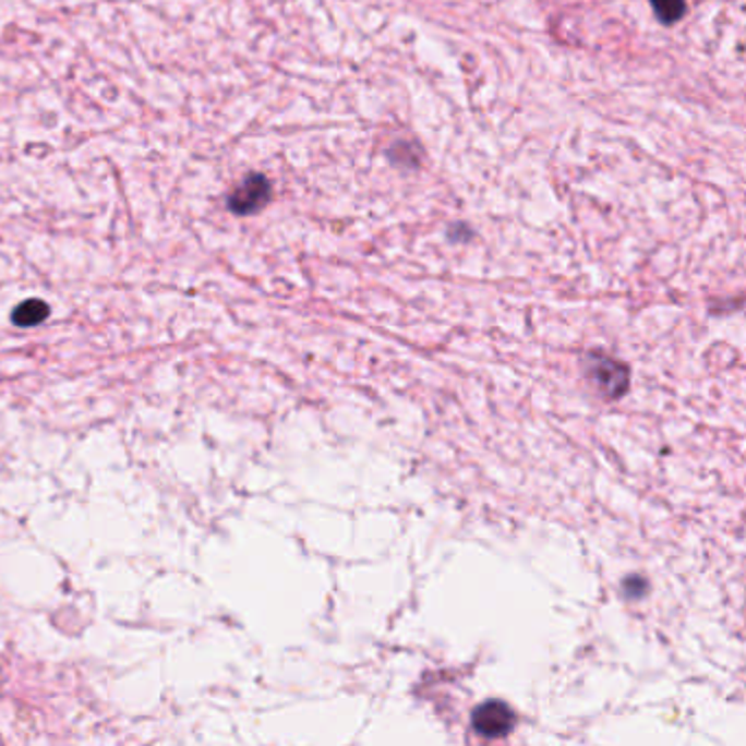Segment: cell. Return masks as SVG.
Masks as SVG:
<instances>
[{
  "instance_id": "cell-1",
  "label": "cell",
  "mask_w": 746,
  "mask_h": 746,
  "mask_svg": "<svg viewBox=\"0 0 746 746\" xmlns=\"http://www.w3.org/2000/svg\"><path fill=\"white\" fill-rule=\"evenodd\" d=\"M585 370L589 382L595 386V390L604 399H622L628 393L630 386V370L626 363L606 357V354H595L591 352L585 361Z\"/></svg>"
},
{
  "instance_id": "cell-2",
  "label": "cell",
  "mask_w": 746,
  "mask_h": 746,
  "mask_svg": "<svg viewBox=\"0 0 746 746\" xmlns=\"http://www.w3.org/2000/svg\"><path fill=\"white\" fill-rule=\"evenodd\" d=\"M471 724H473V731L478 735L489 737V739H497V737H506L508 733H513V729L517 724V715L508 702L493 698V700H486L473 709Z\"/></svg>"
},
{
  "instance_id": "cell-3",
  "label": "cell",
  "mask_w": 746,
  "mask_h": 746,
  "mask_svg": "<svg viewBox=\"0 0 746 746\" xmlns=\"http://www.w3.org/2000/svg\"><path fill=\"white\" fill-rule=\"evenodd\" d=\"M272 200V184L263 173H250L245 180L230 193L228 208L239 215H256L263 210Z\"/></svg>"
},
{
  "instance_id": "cell-4",
  "label": "cell",
  "mask_w": 746,
  "mask_h": 746,
  "mask_svg": "<svg viewBox=\"0 0 746 746\" xmlns=\"http://www.w3.org/2000/svg\"><path fill=\"white\" fill-rule=\"evenodd\" d=\"M51 315V306L40 298H29L12 311V322L21 328H32L43 324Z\"/></svg>"
},
{
  "instance_id": "cell-5",
  "label": "cell",
  "mask_w": 746,
  "mask_h": 746,
  "mask_svg": "<svg viewBox=\"0 0 746 746\" xmlns=\"http://www.w3.org/2000/svg\"><path fill=\"white\" fill-rule=\"evenodd\" d=\"M650 5L663 25H674L685 16V0H650Z\"/></svg>"
},
{
  "instance_id": "cell-6",
  "label": "cell",
  "mask_w": 746,
  "mask_h": 746,
  "mask_svg": "<svg viewBox=\"0 0 746 746\" xmlns=\"http://www.w3.org/2000/svg\"><path fill=\"white\" fill-rule=\"evenodd\" d=\"M622 591L628 600H639L641 595H646L648 591V582L641 578V576H628L624 582H622Z\"/></svg>"
}]
</instances>
